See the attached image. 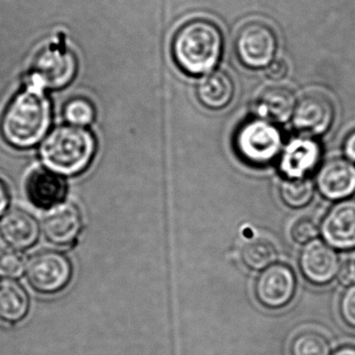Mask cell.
<instances>
[{"mask_svg": "<svg viewBox=\"0 0 355 355\" xmlns=\"http://www.w3.org/2000/svg\"><path fill=\"white\" fill-rule=\"evenodd\" d=\"M234 47L236 58L245 67L267 68L277 53V35L268 22L249 20L236 31Z\"/></svg>", "mask_w": 355, "mask_h": 355, "instance_id": "4", "label": "cell"}, {"mask_svg": "<svg viewBox=\"0 0 355 355\" xmlns=\"http://www.w3.org/2000/svg\"><path fill=\"white\" fill-rule=\"evenodd\" d=\"M67 190L65 180L51 170H36L26 180V196L38 209H49L63 202Z\"/></svg>", "mask_w": 355, "mask_h": 355, "instance_id": "15", "label": "cell"}, {"mask_svg": "<svg viewBox=\"0 0 355 355\" xmlns=\"http://www.w3.org/2000/svg\"><path fill=\"white\" fill-rule=\"evenodd\" d=\"M332 355H355V346H347L340 347L338 350L334 351Z\"/></svg>", "mask_w": 355, "mask_h": 355, "instance_id": "31", "label": "cell"}, {"mask_svg": "<svg viewBox=\"0 0 355 355\" xmlns=\"http://www.w3.org/2000/svg\"><path fill=\"white\" fill-rule=\"evenodd\" d=\"M296 278L292 270L282 263H273L263 270L255 284L257 300L267 309H277L292 301Z\"/></svg>", "mask_w": 355, "mask_h": 355, "instance_id": "9", "label": "cell"}, {"mask_svg": "<svg viewBox=\"0 0 355 355\" xmlns=\"http://www.w3.org/2000/svg\"><path fill=\"white\" fill-rule=\"evenodd\" d=\"M26 257L17 249L0 250V276L3 278L20 277L26 270Z\"/></svg>", "mask_w": 355, "mask_h": 355, "instance_id": "24", "label": "cell"}, {"mask_svg": "<svg viewBox=\"0 0 355 355\" xmlns=\"http://www.w3.org/2000/svg\"><path fill=\"white\" fill-rule=\"evenodd\" d=\"M291 355H329L330 345L325 336L309 330L297 334L290 347Z\"/></svg>", "mask_w": 355, "mask_h": 355, "instance_id": "22", "label": "cell"}, {"mask_svg": "<svg viewBox=\"0 0 355 355\" xmlns=\"http://www.w3.org/2000/svg\"><path fill=\"white\" fill-rule=\"evenodd\" d=\"M321 234L334 249H355V199L340 200L327 211L322 220Z\"/></svg>", "mask_w": 355, "mask_h": 355, "instance_id": "10", "label": "cell"}, {"mask_svg": "<svg viewBox=\"0 0 355 355\" xmlns=\"http://www.w3.org/2000/svg\"><path fill=\"white\" fill-rule=\"evenodd\" d=\"M71 275L72 266L69 259L59 251H40L26 261V280L42 294L59 292L67 286Z\"/></svg>", "mask_w": 355, "mask_h": 355, "instance_id": "6", "label": "cell"}, {"mask_svg": "<svg viewBox=\"0 0 355 355\" xmlns=\"http://www.w3.org/2000/svg\"><path fill=\"white\" fill-rule=\"evenodd\" d=\"M236 153L249 165L266 166L279 155V130L266 120H250L240 126L234 138Z\"/></svg>", "mask_w": 355, "mask_h": 355, "instance_id": "5", "label": "cell"}, {"mask_svg": "<svg viewBox=\"0 0 355 355\" xmlns=\"http://www.w3.org/2000/svg\"><path fill=\"white\" fill-rule=\"evenodd\" d=\"M318 226L309 218H301L293 224L291 236L297 244H307L317 236Z\"/></svg>", "mask_w": 355, "mask_h": 355, "instance_id": "25", "label": "cell"}, {"mask_svg": "<svg viewBox=\"0 0 355 355\" xmlns=\"http://www.w3.org/2000/svg\"><path fill=\"white\" fill-rule=\"evenodd\" d=\"M321 149L309 137L293 139L284 146L279 159V170L286 178H305L319 162Z\"/></svg>", "mask_w": 355, "mask_h": 355, "instance_id": "14", "label": "cell"}, {"mask_svg": "<svg viewBox=\"0 0 355 355\" xmlns=\"http://www.w3.org/2000/svg\"><path fill=\"white\" fill-rule=\"evenodd\" d=\"M299 266L309 282L325 286L338 276L340 261L336 249L321 241H311L301 251Z\"/></svg>", "mask_w": 355, "mask_h": 355, "instance_id": "11", "label": "cell"}, {"mask_svg": "<svg viewBox=\"0 0 355 355\" xmlns=\"http://www.w3.org/2000/svg\"><path fill=\"white\" fill-rule=\"evenodd\" d=\"M39 234L38 221L24 209H10L0 219V236L12 248L22 250L33 246Z\"/></svg>", "mask_w": 355, "mask_h": 355, "instance_id": "16", "label": "cell"}, {"mask_svg": "<svg viewBox=\"0 0 355 355\" xmlns=\"http://www.w3.org/2000/svg\"><path fill=\"white\" fill-rule=\"evenodd\" d=\"M96 142L89 130L80 126L55 128L43 141L41 159L47 169L60 175L82 173L92 162Z\"/></svg>", "mask_w": 355, "mask_h": 355, "instance_id": "3", "label": "cell"}, {"mask_svg": "<svg viewBox=\"0 0 355 355\" xmlns=\"http://www.w3.org/2000/svg\"><path fill=\"white\" fill-rule=\"evenodd\" d=\"M294 94L290 89L279 85L268 86L257 95L254 103V112L266 121L286 122L294 111Z\"/></svg>", "mask_w": 355, "mask_h": 355, "instance_id": "17", "label": "cell"}, {"mask_svg": "<svg viewBox=\"0 0 355 355\" xmlns=\"http://www.w3.org/2000/svg\"><path fill=\"white\" fill-rule=\"evenodd\" d=\"M338 280L344 286H351L355 284V263L353 261H346L340 263V271L338 274Z\"/></svg>", "mask_w": 355, "mask_h": 355, "instance_id": "28", "label": "cell"}, {"mask_svg": "<svg viewBox=\"0 0 355 355\" xmlns=\"http://www.w3.org/2000/svg\"><path fill=\"white\" fill-rule=\"evenodd\" d=\"M64 117L72 125H89L94 120L95 109L88 99L76 97L66 103Z\"/></svg>", "mask_w": 355, "mask_h": 355, "instance_id": "23", "label": "cell"}, {"mask_svg": "<svg viewBox=\"0 0 355 355\" xmlns=\"http://www.w3.org/2000/svg\"><path fill=\"white\" fill-rule=\"evenodd\" d=\"M51 121V103L36 86L19 93L1 118L0 130L8 144L26 149L38 144Z\"/></svg>", "mask_w": 355, "mask_h": 355, "instance_id": "2", "label": "cell"}, {"mask_svg": "<svg viewBox=\"0 0 355 355\" xmlns=\"http://www.w3.org/2000/svg\"><path fill=\"white\" fill-rule=\"evenodd\" d=\"M30 309L28 293L11 278L0 279V320L9 323L21 321Z\"/></svg>", "mask_w": 355, "mask_h": 355, "instance_id": "19", "label": "cell"}, {"mask_svg": "<svg viewBox=\"0 0 355 355\" xmlns=\"http://www.w3.org/2000/svg\"><path fill=\"white\" fill-rule=\"evenodd\" d=\"M288 65L284 60H274L267 67V76L272 80H280L286 78Z\"/></svg>", "mask_w": 355, "mask_h": 355, "instance_id": "27", "label": "cell"}, {"mask_svg": "<svg viewBox=\"0 0 355 355\" xmlns=\"http://www.w3.org/2000/svg\"><path fill=\"white\" fill-rule=\"evenodd\" d=\"M334 117L336 107L331 97L322 91H309L295 103L292 121L303 136L317 137L330 130Z\"/></svg>", "mask_w": 355, "mask_h": 355, "instance_id": "7", "label": "cell"}, {"mask_svg": "<svg viewBox=\"0 0 355 355\" xmlns=\"http://www.w3.org/2000/svg\"><path fill=\"white\" fill-rule=\"evenodd\" d=\"M9 191H8L5 182L0 180V216L5 213L8 205H9Z\"/></svg>", "mask_w": 355, "mask_h": 355, "instance_id": "30", "label": "cell"}, {"mask_svg": "<svg viewBox=\"0 0 355 355\" xmlns=\"http://www.w3.org/2000/svg\"><path fill=\"white\" fill-rule=\"evenodd\" d=\"M315 187L306 178H286L280 184L279 194L282 202L291 209L306 207L313 197Z\"/></svg>", "mask_w": 355, "mask_h": 355, "instance_id": "21", "label": "cell"}, {"mask_svg": "<svg viewBox=\"0 0 355 355\" xmlns=\"http://www.w3.org/2000/svg\"><path fill=\"white\" fill-rule=\"evenodd\" d=\"M80 209L71 202H61L49 209L42 221L45 238L59 246L71 244L82 230Z\"/></svg>", "mask_w": 355, "mask_h": 355, "instance_id": "13", "label": "cell"}, {"mask_svg": "<svg viewBox=\"0 0 355 355\" xmlns=\"http://www.w3.org/2000/svg\"><path fill=\"white\" fill-rule=\"evenodd\" d=\"M78 70L76 55L69 49L47 47L37 55L33 66L36 85L41 88L62 89L73 80Z\"/></svg>", "mask_w": 355, "mask_h": 355, "instance_id": "8", "label": "cell"}, {"mask_svg": "<svg viewBox=\"0 0 355 355\" xmlns=\"http://www.w3.org/2000/svg\"><path fill=\"white\" fill-rule=\"evenodd\" d=\"M241 257L249 269L259 271L275 263L277 250L275 245L268 239L254 238L243 245Z\"/></svg>", "mask_w": 355, "mask_h": 355, "instance_id": "20", "label": "cell"}, {"mask_svg": "<svg viewBox=\"0 0 355 355\" xmlns=\"http://www.w3.org/2000/svg\"><path fill=\"white\" fill-rule=\"evenodd\" d=\"M197 96L201 105L207 109L215 111L224 109L234 99V80L223 70L209 72L199 82Z\"/></svg>", "mask_w": 355, "mask_h": 355, "instance_id": "18", "label": "cell"}, {"mask_svg": "<svg viewBox=\"0 0 355 355\" xmlns=\"http://www.w3.org/2000/svg\"><path fill=\"white\" fill-rule=\"evenodd\" d=\"M223 51V36L219 26L207 18H193L174 34L171 53L176 65L190 76L211 72Z\"/></svg>", "mask_w": 355, "mask_h": 355, "instance_id": "1", "label": "cell"}, {"mask_svg": "<svg viewBox=\"0 0 355 355\" xmlns=\"http://www.w3.org/2000/svg\"><path fill=\"white\" fill-rule=\"evenodd\" d=\"M317 188L328 200H344L355 193V165L345 159L324 163L317 173Z\"/></svg>", "mask_w": 355, "mask_h": 355, "instance_id": "12", "label": "cell"}, {"mask_svg": "<svg viewBox=\"0 0 355 355\" xmlns=\"http://www.w3.org/2000/svg\"><path fill=\"white\" fill-rule=\"evenodd\" d=\"M340 315L346 325L355 329V284L349 286L340 296Z\"/></svg>", "mask_w": 355, "mask_h": 355, "instance_id": "26", "label": "cell"}, {"mask_svg": "<svg viewBox=\"0 0 355 355\" xmlns=\"http://www.w3.org/2000/svg\"><path fill=\"white\" fill-rule=\"evenodd\" d=\"M343 150L348 161L355 163V130H351L344 139Z\"/></svg>", "mask_w": 355, "mask_h": 355, "instance_id": "29", "label": "cell"}]
</instances>
